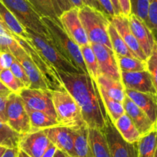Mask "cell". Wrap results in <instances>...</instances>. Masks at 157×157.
Listing matches in <instances>:
<instances>
[{
  "mask_svg": "<svg viewBox=\"0 0 157 157\" xmlns=\"http://www.w3.org/2000/svg\"><path fill=\"white\" fill-rule=\"evenodd\" d=\"M58 72L66 90L79 106L88 128L102 130L108 115L96 82L88 74Z\"/></svg>",
  "mask_w": 157,
  "mask_h": 157,
  "instance_id": "1",
  "label": "cell"
},
{
  "mask_svg": "<svg viewBox=\"0 0 157 157\" xmlns=\"http://www.w3.org/2000/svg\"><path fill=\"white\" fill-rule=\"evenodd\" d=\"M41 19L48 30L51 40L59 52L81 72L88 74L80 46L67 35L59 18L55 19L43 16Z\"/></svg>",
  "mask_w": 157,
  "mask_h": 157,
  "instance_id": "2",
  "label": "cell"
},
{
  "mask_svg": "<svg viewBox=\"0 0 157 157\" xmlns=\"http://www.w3.org/2000/svg\"><path fill=\"white\" fill-rule=\"evenodd\" d=\"M78 14L90 43L104 45L113 50L108 35L110 17L102 11L85 5L78 9Z\"/></svg>",
  "mask_w": 157,
  "mask_h": 157,
  "instance_id": "3",
  "label": "cell"
},
{
  "mask_svg": "<svg viewBox=\"0 0 157 157\" xmlns=\"http://www.w3.org/2000/svg\"><path fill=\"white\" fill-rule=\"evenodd\" d=\"M57 120L61 126L77 129L86 124L81 109L71 94L66 91H52Z\"/></svg>",
  "mask_w": 157,
  "mask_h": 157,
  "instance_id": "4",
  "label": "cell"
},
{
  "mask_svg": "<svg viewBox=\"0 0 157 157\" xmlns=\"http://www.w3.org/2000/svg\"><path fill=\"white\" fill-rule=\"evenodd\" d=\"M25 29H31L46 38H51L41 16L28 0H0Z\"/></svg>",
  "mask_w": 157,
  "mask_h": 157,
  "instance_id": "5",
  "label": "cell"
},
{
  "mask_svg": "<svg viewBox=\"0 0 157 157\" xmlns=\"http://www.w3.org/2000/svg\"><path fill=\"white\" fill-rule=\"evenodd\" d=\"M13 37L41 72L48 90L66 91L56 68L35 49L32 41L29 38H21L14 34Z\"/></svg>",
  "mask_w": 157,
  "mask_h": 157,
  "instance_id": "6",
  "label": "cell"
},
{
  "mask_svg": "<svg viewBox=\"0 0 157 157\" xmlns=\"http://www.w3.org/2000/svg\"><path fill=\"white\" fill-rule=\"evenodd\" d=\"M25 30L35 49L55 66L57 70L67 73H83L59 52L51 38L42 37L31 29H25Z\"/></svg>",
  "mask_w": 157,
  "mask_h": 157,
  "instance_id": "7",
  "label": "cell"
},
{
  "mask_svg": "<svg viewBox=\"0 0 157 157\" xmlns=\"http://www.w3.org/2000/svg\"><path fill=\"white\" fill-rule=\"evenodd\" d=\"M101 131L107 139L112 157H138L137 143H130L124 140L109 115Z\"/></svg>",
  "mask_w": 157,
  "mask_h": 157,
  "instance_id": "8",
  "label": "cell"
},
{
  "mask_svg": "<svg viewBox=\"0 0 157 157\" xmlns=\"http://www.w3.org/2000/svg\"><path fill=\"white\" fill-rule=\"evenodd\" d=\"M7 123L11 128L20 134L31 131L30 120L24 102L18 94L12 92L8 96L6 103Z\"/></svg>",
  "mask_w": 157,
  "mask_h": 157,
  "instance_id": "9",
  "label": "cell"
},
{
  "mask_svg": "<svg viewBox=\"0 0 157 157\" xmlns=\"http://www.w3.org/2000/svg\"><path fill=\"white\" fill-rule=\"evenodd\" d=\"M19 95L22 99L26 108L44 112L57 119L56 112L52 101V91L24 88Z\"/></svg>",
  "mask_w": 157,
  "mask_h": 157,
  "instance_id": "10",
  "label": "cell"
},
{
  "mask_svg": "<svg viewBox=\"0 0 157 157\" xmlns=\"http://www.w3.org/2000/svg\"><path fill=\"white\" fill-rule=\"evenodd\" d=\"M59 19L67 35L80 47L90 43L79 18L78 8L73 7L64 12L60 15Z\"/></svg>",
  "mask_w": 157,
  "mask_h": 157,
  "instance_id": "11",
  "label": "cell"
},
{
  "mask_svg": "<svg viewBox=\"0 0 157 157\" xmlns=\"http://www.w3.org/2000/svg\"><path fill=\"white\" fill-rule=\"evenodd\" d=\"M90 44L97 58L101 74L121 81V71L118 68L113 50L104 45L96 43Z\"/></svg>",
  "mask_w": 157,
  "mask_h": 157,
  "instance_id": "12",
  "label": "cell"
},
{
  "mask_svg": "<svg viewBox=\"0 0 157 157\" xmlns=\"http://www.w3.org/2000/svg\"><path fill=\"white\" fill-rule=\"evenodd\" d=\"M50 143L44 130L39 129L23 134L18 148L31 157H41Z\"/></svg>",
  "mask_w": 157,
  "mask_h": 157,
  "instance_id": "13",
  "label": "cell"
},
{
  "mask_svg": "<svg viewBox=\"0 0 157 157\" xmlns=\"http://www.w3.org/2000/svg\"><path fill=\"white\" fill-rule=\"evenodd\" d=\"M129 24L132 32L140 46L143 52L148 58L156 42V36L144 20L134 14L128 17Z\"/></svg>",
  "mask_w": 157,
  "mask_h": 157,
  "instance_id": "14",
  "label": "cell"
},
{
  "mask_svg": "<svg viewBox=\"0 0 157 157\" xmlns=\"http://www.w3.org/2000/svg\"><path fill=\"white\" fill-rule=\"evenodd\" d=\"M121 82L125 89L146 93L157 94L151 75L147 70L121 72Z\"/></svg>",
  "mask_w": 157,
  "mask_h": 157,
  "instance_id": "15",
  "label": "cell"
},
{
  "mask_svg": "<svg viewBox=\"0 0 157 157\" xmlns=\"http://www.w3.org/2000/svg\"><path fill=\"white\" fill-rule=\"evenodd\" d=\"M110 21L117 29L124 42L128 46L129 49L136 55L139 59L144 62L147 61V55L143 52L140 46L130 29L128 17L125 16L122 14L115 15L114 16L110 17Z\"/></svg>",
  "mask_w": 157,
  "mask_h": 157,
  "instance_id": "16",
  "label": "cell"
},
{
  "mask_svg": "<svg viewBox=\"0 0 157 157\" xmlns=\"http://www.w3.org/2000/svg\"><path fill=\"white\" fill-rule=\"evenodd\" d=\"M48 138L58 149L75 156L74 148V130L63 126H56L43 129Z\"/></svg>",
  "mask_w": 157,
  "mask_h": 157,
  "instance_id": "17",
  "label": "cell"
},
{
  "mask_svg": "<svg viewBox=\"0 0 157 157\" xmlns=\"http://www.w3.org/2000/svg\"><path fill=\"white\" fill-rule=\"evenodd\" d=\"M123 106L125 110V113L132 120L141 136L156 129L153 123L146 115L145 112L127 95H126L125 99L123 101Z\"/></svg>",
  "mask_w": 157,
  "mask_h": 157,
  "instance_id": "18",
  "label": "cell"
},
{
  "mask_svg": "<svg viewBox=\"0 0 157 157\" xmlns=\"http://www.w3.org/2000/svg\"><path fill=\"white\" fill-rule=\"evenodd\" d=\"M126 95L134 102L151 120L157 129V94L125 89Z\"/></svg>",
  "mask_w": 157,
  "mask_h": 157,
  "instance_id": "19",
  "label": "cell"
},
{
  "mask_svg": "<svg viewBox=\"0 0 157 157\" xmlns=\"http://www.w3.org/2000/svg\"><path fill=\"white\" fill-rule=\"evenodd\" d=\"M15 59L18 60L24 69L25 70L29 80H30V87L29 89H42V90H48V86L41 75V72H39L33 62L32 61L29 55L25 52H22L19 55L15 57Z\"/></svg>",
  "mask_w": 157,
  "mask_h": 157,
  "instance_id": "20",
  "label": "cell"
},
{
  "mask_svg": "<svg viewBox=\"0 0 157 157\" xmlns=\"http://www.w3.org/2000/svg\"><path fill=\"white\" fill-rule=\"evenodd\" d=\"M96 83L110 98L120 103H123L126 97V93L125 88L122 82L110 78L104 74H100Z\"/></svg>",
  "mask_w": 157,
  "mask_h": 157,
  "instance_id": "21",
  "label": "cell"
},
{
  "mask_svg": "<svg viewBox=\"0 0 157 157\" xmlns=\"http://www.w3.org/2000/svg\"><path fill=\"white\" fill-rule=\"evenodd\" d=\"M88 138L93 157H112L102 131L88 128Z\"/></svg>",
  "mask_w": 157,
  "mask_h": 157,
  "instance_id": "22",
  "label": "cell"
},
{
  "mask_svg": "<svg viewBox=\"0 0 157 157\" xmlns=\"http://www.w3.org/2000/svg\"><path fill=\"white\" fill-rule=\"evenodd\" d=\"M73 130L75 156L93 157L89 143L88 126L87 124L83 125L78 129Z\"/></svg>",
  "mask_w": 157,
  "mask_h": 157,
  "instance_id": "23",
  "label": "cell"
},
{
  "mask_svg": "<svg viewBox=\"0 0 157 157\" xmlns=\"http://www.w3.org/2000/svg\"><path fill=\"white\" fill-rule=\"evenodd\" d=\"M0 24L14 35L29 38L25 29L15 18L13 14L0 1Z\"/></svg>",
  "mask_w": 157,
  "mask_h": 157,
  "instance_id": "24",
  "label": "cell"
},
{
  "mask_svg": "<svg viewBox=\"0 0 157 157\" xmlns=\"http://www.w3.org/2000/svg\"><path fill=\"white\" fill-rule=\"evenodd\" d=\"M113 123L124 140L130 143L139 141L141 135L127 114L124 113Z\"/></svg>",
  "mask_w": 157,
  "mask_h": 157,
  "instance_id": "25",
  "label": "cell"
},
{
  "mask_svg": "<svg viewBox=\"0 0 157 157\" xmlns=\"http://www.w3.org/2000/svg\"><path fill=\"white\" fill-rule=\"evenodd\" d=\"M27 113L30 120L31 131L44 129L49 127L60 126L56 119L50 116L44 112L29 109L25 107Z\"/></svg>",
  "mask_w": 157,
  "mask_h": 157,
  "instance_id": "26",
  "label": "cell"
},
{
  "mask_svg": "<svg viewBox=\"0 0 157 157\" xmlns=\"http://www.w3.org/2000/svg\"><path fill=\"white\" fill-rule=\"evenodd\" d=\"M157 148V129L142 135L137 142L138 157H154Z\"/></svg>",
  "mask_w": 157,
  "mask_h": 157,
  "instance_id": "27",
  "label": "cell"
},
{
  "mask_svg": "<svg viewBox=\"0 0 157 157\" xmlns=\"http://www.w3.org/2000/svg\"><path fill=\"white\" fill-rule=\"evenodd\" d=\"M24 52L16 40L13 34L0 24V52H8L15 57Z\"/></svg>",
  "mask_w": 157,
  "mask_h": 157,
  "instance_id": "28",
  "label": "cell"
},
{
  "mask_svg": "<svg viewBox=\"0 0 157 157\" xmlns=\"http://www.w3.org/2000/svg\"><path fill=\"white\" fill-rule=\"evenodd\" d=\"M108 35L110 37V42H111L112 49L115 54L122 55V56L133 57V58H138L136 55L129 49L127 44L124 42L123 38H121V36L119 35L117 29H115L111 22H110L108 26Z\"/></svg>",
  "mask_w": 157,
  "mask_h": 157,
  "instance_id": "29",
  "label": "cell"
},
{
  "mask_svg": "<svg viewBox=\"0 0 157 157\" xmlns=\"http://www.w3.org/2000/svg\"><path fill=\"white\" fill-rule=\"evenodd\" d=\"M22 134L18 133L6 123L0 120V146L7 149L18 148Z\"/></svg>",
  "mask_w": 157,
  "mask_h": 157,
  "instance_id": "30",
  "label": "cell"
},
{
  "mask_svg": "<svg viewBox=\"0 0 157 157\" xmlns=\"http://www.w3.org/2000/svg\"><path fill=\"white\" fill-rule=\"evenodd\" d=\"M98 87L99 89L101 98L103 99V103H104L106 112H107V115H109L111 121L113 123H114L121 115H123L125 113V110H124V106H123V103H120V102H117L116 100L113 99L112 98H110L104 92V89L101 87H100L98 85Z\"/></svg>",
  "mask_w": 157,
  "mask_h": 157,
  "instance_id": "31",
  "label": "cell"
},
{
  "mask_svg": "<svg viewBox=\"0 0 157 157\" xmlns=\"http://www.w3.org/2000/svg\"><path fill=\"white\" fill-rule=\"evenodd\" d=\"M80 49H81L83 59L85 63L88 75L96 82L98 79V77L101 74V72H100L97 58L95 56V54L92 49L91 46H90V44L89 43V44L81 46Z\"/></svg>",
  "mask_w": 157,
  "mask_h": 157,
  "instance_id": "32",
  "label": "cell"
},
{
  "mask_svg": "<svg viewBox=\"0 0 157 157\" xmlns=\"http://www.w3.org/2000/svg\"><path fill=\"white\" fill-rule=\"evenodd\" d=\"M118 68L121 72H137L147 70V63L136 58L122 56L115 54Z\"/></svg>",
  "mask_w": 157,
  "mask_h": 157,
  "instance_id": "33",
  "label": "cell"
},
{
  "mask_svg": "<svg viewBox=\"0 0 157 157\" xmlns=\"http://www.w3.org/2000/svg\"><path fill=\"white\" fill-rule=\"evenodd\" d=\"M41 17L58 19L52 0H28Z\"/></svg>",
  "mask_w": 157,
  "mask_h": 157,
  "instance_id": "34",
  "label": "cell"
},
{
  "mask_svg": "<svg viewBox=\"0 0 157 157\" xmlns=\"http://www.w3.org/2000/svg\"><path fill=\"white\" fill-rule=\"evenodd\" d=\"M0 80L3 84L7 86L12 92L19 95L25 87L24 84L13 75L10 69H5L0 72Z\"/></svg>",
  "mask_w": 157,
  "mask_h": 157,
  "instance_id": "35",
  "label": "cell"
},
{
  "mask_svg": "<svg viewBox=\"0 0 157 157\" xmlns=\"http://www.w3.org/2000/svg\"><path fill=\"white\" fill-rule=\"evenodd\" d=\"M131 12L144 20L148 26V9L150 0H130Z\"/></svg>",
  "mask_w": 157,
  "mask_h": 157,
  "instance_id": "36",
  "label": "cell"
},
{
  "mask_svg": "<svg viewBox=\"0 0 157 157\" xmlns=\"http://www.w3.org/2000/svg\"><path fill=\"white\" fill-rule=\"evenodd\" d=\"M146 63H147V71L151 75L153 85L157 92V38H156L151 54L147 58Z\"/></svg>",
  "mask_w": 157,
  "mask_h": 157,
  "instance_id": "37",
  "label": "cell"
},
{
  "mask_svg": "<svg viewBox=\"0 0 157 157\" xmlns=\"http://www.w3.org/2000/svg\"><path fill=\"white\" fill-rule=\"evenodd\" d=\"M11 72L13 73V75L16 77L17 78L20 80L21 83L24 84L25 87V88H29L30 87V80H29V76H28L27 73H26L25 70L24 69V68L22 67V66L21 65V63L18 61L17 59L14 60L13 63L11 66L10 69Z\"/></svg>",
  "mask_w": 157,
  "mask_h": 157,
  "instance_id": "38",
  "label": "cell"
},
{
  "mask_svg": "<svg viewBox=\"0 0 157 157\" xmlns=\"http://www.w3.org/2000/svg\"><path fill=\"white\" fill-rule=\"evenodd\" d=\"M148 26L157 36V0H151L148 9Z\"/></svg>",
  "mask_w": 157,
  "mask_h": 157,
  "instance_id": "39",
  "label": "cell"
},
{
  "mask_svg": "<svg viewBox=\"0 0 157 157\" xmlns=\"http://www.w3.org/2000/svg\"><path fill=\"white\" fill-rule=\"evenodd\" d=\"M52 2H53L55 12H56L58 18L63 12H66V11L69 10L74 7L73 5L70 2L69 0H52Z\"/></svg>",
  "mask_w": 157,
  "mask_h": 157,
  "instance_id": "40",
  "label": "cell"
},
{
  "mask_svg": "<svg viewBox=\"0 0 157 157\" xmlns=\"http://www.w3.org/2000/svg\"><path fill=\"white\" fill-rule=\"evenodd\" d=\"M15 59V58L12 54L8 52H0V72L5 69H10Z\"/></svg>",
  "mask_w": 157,
  "mask_h": 157,
  "instance_id": "41",
  "label": "cell"
},
{
  "mask_svg": "<svg viewBox=\"0 0 157 157\" xmlns=\"http://www.w3.org/2000/svg\"><path fill=\"white\" fill-rule=\"evenodd\" d=\"M101 6L102 7L104 12L108 15L109 17H113L115 15L114 9H113V4L110 0H97Z\"/></svg>",
  "mask_w": 157,
  "mask_h": 157,
  "instance_id": "42",
  "label": "cell"
},
{
  "mask_svg": "<svg viewBox=\"0 0 157 157\" xmlns=\"http://www.w3.org/2000/svg\"><path fill=\"white\" fill-rule=\"evenodd\" d=\"M122 15L129 17L131 15V4L130 0H117Z\"/></svg>",
  "mask_w": 157,
  "mask_h": 157,
  "instance_id": "43",
  "label": "cell"
},
{
  "mask_svg": "<svg viewBox=\"0 0 157 157\" xmlns=\"http://www.w3.org/2000/svg\"><path fill=\"white\" fill-rule=\"evenodd\" d=\"M8 97L0 96V120L2 122L6 123V103H7Z\"/></svg>",
  "mask_w": 157,
  "mask_h": 157,
  "instance_id": "44",
  "label": "cell"
},
{
  "mask_svg": "<svg viewBox=\"0 0 157 157\" xmlns=\"http://www.w3.org/2000/svg\"><path fill=\"white\" fill-rule=\"evenodd\" d=\"M57 149H58V148L56 147V146L51 142L48 147L46 149V150L44 151V152L43 153L42 156L41 157H53L54 155H55V152H56Z\"/></svg>",
  "mask_w": 157,
  "mask_h": 157,
  "instance_id": "45",
  "label": "cell"
},
{
  "mask_svg": "<svg viewBox=\"0 0 157 157\" xmlns=\"http://www.w3.org/2000/svg\"><path fill=\"white\" fill-rule=\"evenodd\" d=\"M83 2H84V3L85 6H90V7L95 8V9H98V10L104 12L102 7H101V5L98 3V2L97 1V0H83ZM104 13H105V12H104Z\"/></svg>",
  "mask_w": 157,
  "mask_h": 157,
  "instance_id": "46",
  "label": "cell"
},
{
  "mask_svg": "<svg viewBox=\"0 0 157 157\" xmlns=\"http://www.w3.org/2000/svg\"><path fill=\"white\" fill-rule=\"evenodd\" d=\"M11 93H12V91L7 86H5L2 82L0 80V96L8 97Z\"/></svg>",
  "mask_w": 157,
  "mask_h": 157,
  "instance_id": "47",
  "label": "cell"
},
{
  "mask_svg": "<svg viewBox=\"0 0 157 157\" xmlns=\"http://www.w3.org/2000/svg\"><path fill=\"white\" fill-rule=\"evenodd\" d=\"M18 152V148L7 149L2 157H17Z\"/></svg>",
  "mask_w": 157,
  "mask_h": 157,
  "instance_id": "48",
  "label": "cell"
},
{
  "mask_svg": "<svg viewBox=\"0 0 157 157\" xmlns=\"http://www.w3.org/2000/svg\"><path fill=\"white\" fill-rule=\"evenodd\" d=\"M53 157H72L70 155L67 153V152H64V151L61 150L59 149H57L56 152H55V155Z\"/></svg>",
  "mask_w": 157,
  "mask_h": 157,
  "instance_id": "49",
  "label": "cell"
},
{
  "mask_svg": "<svg viewBox=\"0 0 157 157\" xmlns=\"http://www.w3.org/2000/svg\"><path fill=\"white\" fill-rule=\"evenodd\" d=\"M70 2L73 5L74 7H77L78 9L83 7L84 6V3L83 0H69Z\"/></svg>",
  "mask_w": 157,
  "mask_h": 157,
  "instance_id": "50",
  "label": "cell"
},
{
  "mask_svg": "<svg viewBox=\"0 0 157 157\" xmlns=\"http://www.w3.org/2000/svg\"><path fill=\"white\" fill-rule=\"evenodd\" d=\"M113 4V9H114V12H115V15H120L121 14V9H120V6L119 4H118L117 0H110Z\"/></svg>",
  "mask_w": 157,
  "mask_h": 157,
  "instance_id": "51",
  "label": "cell"
},
{
  "mask_svg": "<svg viewBox=\"0 0 157 157\" xmlns=\"http://www.w3.org/2000/svg\"><path fill=\"white\" fill-rule=\"evenodd\" d=\"M17 157H31V156L28 155L27 153H25L24 151L18 149V155H17Z\"/></svg>",
  "mask_w": 157,
  "mask_h": 157,
  "instance_id": "52",
  "label": "cell"
},
{
  "mask_svg": "<svg viewBox=\"0 0 157 157\" xmlns=\"http://www.w3.org/2000/svg\"><path fill=\"white\" fill-rule=\"evenodd\" d=\"M6 149H7V148L4 147V146H0V157L2 156V155L5 153V152H6Z\"/></svg>",
  "mask_w": 157,
  "mask_h": 157,
  "instance_id": "53",
  "label": "cell"
},
{
  "mask_svg": "<svg viewBox=\"0 0 157 157\" xmlns=\"http://www.w3.org/2000/svg\"><path fill=\"white\" fill-rule=\"evenodd\" d=\"M154 157H157V148H156V153H155V156Z\"/></svg>",
  "mask_w": 157,
  "mask_h": 157,
  "instance_id": "54",
  "label": "cell"
},
{
  "mask_svg": "<svg viewBox=\"0 0 157 157\" xmlns=\"http://www.w3.org/2000/svg\"><path fill=\"white\" fill-rule=\"evenodd\" d=\"M156 38H157V36H156Z\"/></svg>",
  "mask_w": 157,
  "mask_h": 157,
  "instance_id": "55",
  "label": "cell"
},
{
  "mask_svg": "<svg viewBox=\"0 0 157 157\" xmlns=\"http://www.w3.org/2000/svg\"><path fill=\"white\" fill-rule=\"evenodd\" d=\"M74 157H77V156H74Z\"/></svg>",
  "mask_w": 157,
  "mask_h": 157,
  "instance_id": "56",
  "label": "cell"
},
{
  "mask_svg": "<svg viewBox=\"0 0 157 157\" xmlns=\"http://www.w3.org/2000/svg\"><path fill=\"white\" fill-rule=\"evenodd\" d=\"M150 1H151V0H150Z\"/></svg>",
  "mask_w": 157,
  "mask_h": 157,
  "instance_id": "57",
  "label": "cell"
}]
</instances>
